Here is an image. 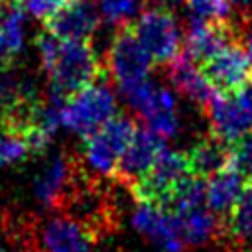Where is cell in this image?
<instances>
[{
  "label": "cell",
  "mask_w": 252,
  "mask_h": 252,
  "mask_svg": "<svg viewBox=\"0 0 252 252\" xmlns=\"http://www.w3.org/2000/svg\"><path fill=\"white\" fill-rule=\"evenodd\" d=\"M37 53L47 73L51 93L69 98L71 94L98 81L102 67L89 41L59 39L47 30L37 35Z\"/></svg>",
  "instance_id": "1"
},
{
  "label": "cell",
  "mask_w": 252,
  "mask_h": 252,
  "mask_svg": "<svg viewBox=\"0 0 252 252\" xmlns=\"http://www.w3.org/2000/svg\"><path fill=\"white\" fill-rule=\"evenodd\" d=\"M138 126L130 116L116 114L104 126L83 138V163L98 177H114L118 163L132 142Z\"/></svg>",
  "instance_id": "2"
},
{
  "label": "cell",
  "mask_w": 252,
  "mask_h": 252,
  "mask_svg": "<svg viewBox=\"0 0 252 252\" xmlns=\"http://www.w3.org/2000/svg\"><path fill=\"white\" fill-rule=\"evenodd\" d=\"M116 116V96L100 81L65 98L61 106V126L73 134L89 136Z\"/></svg>",
  "instance_id": "3"
},
{
  "label": "cell",
  "mask_w": 252,
  "mask_h": 252,
  "mask_svg": "<svg viewBox=\"0 0 252 252\" xmlns=\"http://www.w3.org/2000/svg\"><path fill=\"white\" fill-rule=\"evenodd\" d=\"M193 175L187 152L163 150L152 169L132 187L138 203H150L169 209L175 193Z\"/></svg>",
  "instance_id": "4"
},
{
  "label": "cell",
  "mask_w": 252,
  "mask_h": 252,
  "mask_svg": "<svg viewBox=\"0 0 252 252\" xmlns=\"http://www.w3.org/2000/svg\"><path fill=\"white\" fill-rule=\"evenodd\" d=\"M215 138L228 146L252 132V85L232 94H215L205 108Z\"/></svg>",
  "instance_id": "5"
},
{
  "label": "cell",
  "mask_w": 252,
  "mask_h": 252,
  "mask_svg": "<svg viewBox=\"0 0 252 252\" xmlns=\"http://www.w3.org/2000/svg\"><path fill=\"white\" fill-rule=\"evenodd\" d=\"M136 37L158 63H169L181 51V30L175 16L163 6L144 10L132 26Z\"/></svg>",
  "instance_id": "6"
},
{
  "label": "cell",
  "mask_w": 252,
  "mask_h": 252,
  "mask_svg": "<svg viewBox=\"0 0 252 252\" xmlns=\"http://www.w3.org/2000/svg\"><path fill=\"white\" fill-rule=\"evenodd\" d=\"M154 59L136 37L130 26L120 28L110 41L106 53V69L114 79L116 87L140 83L148 79Z\"/></svg>",
  "instance_id": "7"
},
{
  "label": "cell",
  "mask_w": 252,
  "mask_h": 252,
  "mask_svg": "<svg viewBox=\"0 0 252 252\" xmlns=\"http://www.w3.org/2000/svg\"><path fill=\"white\" fill-rule=\"evenodd\" d=\"M96 232L71 215L45 219L35 232L39 252H91Z\"/></svg>",
  "instance_id": "8"
},
{
  "label": "cell",
  "mask_w": 252,
  "mask_h": 252,
  "mask_svg": "<svg viewBox=\"0 0 252 252\" xmlns=\"http://www.w3.org/2000/svg\"><path fill=\"white\" fill-rule=\"evenodd\" d=\"M203 73L220 94H232L252 85V65L240 41L230 43L219 55L203 63Z\"/></svg>",
  "instance_id": "9"
},
{
  "label": "cell",
  "mask_w": 252,
  "mask_h": 252,
  "mask_svg": "<svg viewBox=\"0 0 252 252\" xmlns=\"http://www.w3.org/2000/svg\"><path fill=\"white\" fill-rule=\"evenodd\" d=\"M244 30L232 24H215L199 18H191L185 33V53L201 63H207L219 55L230 43L240 41Z\"/></svg>",
  "instance_id": "10"
},
{
  "label": "cell",
  "mask_w": 252,
  "mask_h": 252,
  "mask_svg": "<svg viewBox=\"0 0 252 252\" xmlns=\"http://www.w3.org/2000/svg\"><path fill=\"white\" fill-rule=\"evenodd\" d=\"M77 179V161H73L69 156H55L35 177V199L47 209H61L71 197Z\"/></svg>",
  "instance_id": "11"
},
{
  "label": "cell",
  "mask_w": 252,
  "mask_h": 252,
  "mask_svg": "<svg viewBox=\"0 0 252 252\" xmlns=\"http://www.w3.org/2000/svg\"><path fill=\"white\" fill-rule=\"evenodd\" d=\"M132 224L138 232L146 234L154 244H158L159 252H181L183 238L179 232L177 217L169 209L138 203L132 213Z\"/></svg>",
  "instance_id": "12"
},
{
  "label": "cell",
  "mask_w": 252,
  "mask_h": 252,
  "mask_svg": "<svg viewBox=\"0 0 252 252\" xmlns=\"http://www.w3.org/2000/svg\"><path fill=\"white\" fill-rule=\"evenodd\" d=\"M165 150V140L154 134L148 128H138L132 142L128 144L118 169H116V179L122 183L130 185V189L152 169L159 154Z\"/></svg>",
  "instance_id": "13"
},
{
  "label": "cell",
  "mask_w": 252,
  "mask_h": 252,
  "mask_svg": "<svg viewBox=\"0 0 252 252\" xmlns=\"http://www.w3.org/2000/svg\"><path fill=\"white\" fill-rule=\"evenodd\" d=\"M100 12L89 0H69L47 20V32L67 41H89L98 28Z\"/></svg>",
  "instance_id": "14"
},
{
  "label": "cell",
  "mask_w": 252,
  "mask_h": 252,
  "mask_svg": "<svg viewBox=\"0 0 252 252\" xmlns=\"http://www.w3.org/2000/svg\"><path fill=\"white\" fill-rule=\"evenodd\" d=\"M169 81L185 98L201 108H207L215 96V89L205 77L203 67H197V61L187 53H179L169 61Z\"/></svg>",
  "instance_id": "15"
},
{
  "label": "cell",
  "mask_w": 252,
  "mask_h": 252,
  "mask_svg": "<svg viewBox=\"0 0 252 252\" xmlns=\"http://www.w3.org/2000/svg\"><path fill=\"white\" fill-rule=\"evenodd\" d=\"M26 41L22 0H0V69H8Z\"/></svg>",
  "instance_id": "16"
},
{
  "label": "cell",
  "mask_w": 252,
  "mask_h": 252,
  "mask_svg": "<svg viewBox=\"0 0 252 252\" xmlns=\"http://www.w3.org/2000/svg\"><path fill=\"white\" fill-rule=\"evenodd\" d=\"M246 173L234 163L207 179V207L219 217L228 215L246 187Z\"/></svg>",
  "instance_id": "17"
},
{
  "label": "cell",
  "mask_w": 252,
  "mask_h": 252,
  "mask_svg": "<svg viewBox=\"0 0 252 252\" xmlns=\"http://www.w3.org/2000/svg\"><path fill=\"white\" fill-rule=\"evenodd\" d=\"M187 158L193 175L209 179L224 167L232 165V146L224 144L215 136L203 138L187 152Z\"/></svg>",
  "instance_id": "18"
},
{
  "label": "cell",
  "mask_w": 252,
  "mask_h": 252,
  "mask_svg": "<svg viewBox=\"0 0 252 252\" xmlns=\"http://www.w3.org/2000/svg\"><path fill=\"white\" fill-rule=\"evenodd\" d=\"M173 215L177 217L183 244H191V246L205 244V242L213 240L220 230L217 215L207 205L195 207L189 211H181V213H173Z\"/></svg>",
  "instance_id": "19"
},
{
  "label": "cell",
  "mask_w": 252,
  "mask_h": 252,
  "mask_svg": "<svg viewBox=\"0 0 252 252\" xmlns=\"http://www.w3.org/2000/svg\"><path fill=\"white\" fill-rule=\"evenodd\" d=\"M32 156L28 128L0 114V167L24 161Z\"/></svg>",
  "instance_id": "20"
},
{
  "label": "cell",
  "mask_w": 252,
  "mask_h": 252,
  "mask_svg": "<svg viewBox=\"0 0 252 252\" xmlns=\"http://www.w3.org/2000/svg\"><path fill=\"white\" fill-rule=\"evenodd\" d=\"M226 230L236 242H252V183H248L226 215Z\"/></svg>",
  "instance_id": "21"
},
{
  "label": "cell",
  "mask_w": 252,
  "mask_h": 252,
  "mask_svg": "<svg viewBox=\"0 0 252 252\" xmlns=\"http://www.w3.org/2000/svg\"><path fill=\"white\" fill-rule=\"evenodd\" d=\"M100 16L110 24H120L136 16L140 0H96Z\"/></svg>",
  "instance_id": "22"
},
{
  "label": "cell",
  "mask_w": 252,
  "mask_h": 252,
  "mask_svg": "<svg viewBox=\"0 0 252 252\" xmlns=\"http://www.w3.org/2000/svg\"><path fill=\"white\" fill-rule=\"evenodd\" d=\"M22 6L33 18L47 22L65 6V0H22Z\"/></svg>",
  "instance_id": "23"
},
{
  "label": "cell",
  "mask_w": 252,
  "mask_h": 252,
  "mask_svg": "<svg viewBox=\"0 0 252 252\" xmlns=\"http://www.w3.org/2000/svg\"><path fill=\"white\" fill-rule=\"evenodd\" d=\"M232 163L246 175L252 173V132L232 146Z\"/></svg>",
  "instance_id": "24"
},
{
  "label": "cell",
  "mask_w": 252,
  "mask_h": 252,
  "mask_svg": "<svg viewBox=\"0 0 252 252\" xmlns=\"http://www.w3.org/2000/svg\"><path fill=\"white\" fill-rule=\"evenodd\" d=\"M230 6H236V8H246L252 4V0H228Z\"/></svg>",
  "instance_id": "25"
},
{
  "label": "cell",
  "mask_w": 252,
  "mask_h": 252,
  "mask_svg": "<svg viewBox=\"0 0 252 252\" xmlns=\"http://www.w3.org/2000/svg\"><path fill=\"white\" fill-rule=\"evenodd\" d=\"M2 222H4V211H2V207H0V226H2Z\"/></svg>",
  "instance_id": "26"
},
{
  "label": "cell",
  "mask_w": 252,
  "mask_h": 252,
  "mask_svg": "<svg viewBox=\"0 0 252 252\" xmlns=\"http://www.w3.org/2000/svg\"><path fill=\"white\" fill-rule=\"evenodd\" d=\"M0 252H8V250H6V246H4L2 242H0Z\"/></svg>",
  "instance_id": "27"
},
{
  "label": "cell",
  "mask_w": 252,
  "mask_h": 252,
  "mask_svg": "<svg viewBox=\"0 0 252 252\" xmlns=\"http://www.w3.org/2000/svg\"><path fill=\"white\" fill-rule=\"evenodd\" d=\"M169 2H173V4H179V2H183V0H169Z\"/></svg>",
  "instance_id": "28"
}]
</instances>
